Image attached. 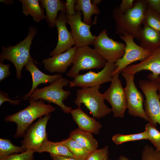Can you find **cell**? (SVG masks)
<instances>
[{
  "instance_id": "6da1fadb",
  "label": "cell",
  "mask_w": 160,
  "mask_h": 160,
  "mask_svg": "<svg viewBox=\"0 0 160 160\" xmlns=\"http://www.w3.org/2000/svg\"><path fill=\"white\" fill-rule=\"evenodd\" d=\"M147 6V0H137L135 1L133 8L124 14L119 11L118 6L114 8L112 17L116 33L119 36L128 33L139 41L141 25Z\"/></svg>"
},
{
  "instance_id": "7a4b0ae2",
  "label": "cell",
  "mask_w": 160,
  "mask_h": 160,
  "mask_svg": "<svg viewBox=\"0 0 160 160\" xmlns=\"http://www.w3.org/2000/svg\"><path fill=\"white\" fill-rule=\"evenodd\" d=\"M29 98V105L17 113L7 116L4 119L6 122L16 124V131L14 135L15 138L23 137L26 130L34 121L50 114L56 109L50 104H45L43 99L36 101Z\"/></svg>"
},
{
  "instance_id": "3957f363",
  "label": "cell",
  "mask_w": 160,
  "mask_h": 160,
  "mask_svg": "<svg viewBox=\"0 0 160 160\" xmlns=\"http://www.w3.org/2000/svg\"><path fill=\"white\" fill-rule=\"evenodd\" d=\"M27 36L22 41L14 46H3L0 54V62L7 60L14 65L16 71L17 79L22 78V69L29 60L32 59L30 54V49L32 40L36 34L37 30L35 26L28 28Z\"/></svg>"
},
{
  "instance_id": "277c9868",
  "label": "cell",
  "mask_w": 160,
  "mask_h": 160,
  "mask_svg": "<svg viewBox=\"0 0 160 160\" xmlns=\"http://www.w3.org/2000/svg\"><path fill=\"white\" fill-rule=\"evenodd\" d=\"M159 75L152 73L147 76L148 79L140 80L138 85L144 94V110L149 119V123L156 127L160 125V100L158 92L157 79Z\"/></svg>"
},
{
  "instance_id": "5b68a950",
  "label": "cell",
  "mask_w": 160,
  "mask_h": 160,
  "mask_svg": "<svg viewBox=\"0 0 160 160\" xmlns=\"http://www.w3.org/2000/svg\"><path fill=\"white\" fill-rule=\"evenodd\" d=\"M101 86L81 88L77 90L74 102L78 106L83 104L93 117L97 119L103 117L112 112L104 102L103 94L99 91Z\"/></svg>"
},
{
  "instance_id": "8992f818",
  "label": "cell",
  "mask_w": 160,
  "mask_h": 160,
  "mask_svg": "<svg viewBox=\"0 0 160 160\" xmlns=\"http://www.w3.org/2000/svg\"><path fill=\"white\" fill-rule=\"evenodd\" d=\"M70 81L63 78L59 79L44 87L36 88L29 96L35 100L43 99L49 103L59 106L63 112L68 114L73 107L64 105L63 101L71 95L70 91L64 90L63 87L69 85Z\"/></svg>"
},
{
  "instance_id": "52a82bcc",
  "label": "cell",
  "mask_w": 160,
  "mask_h": 160,
  "mask_svg": "<svg viewBox=\"0 0 160 160\" xmlns=\"http://www.w3.org/2000/svg\"><path fill=\"white\" fill-rule=\"evenodd\" d=\"M106 61L95 49L87 46L77 47L73 65L66 75L74 78L81 71L104 68Z\"/></svg>"
},
{
  "instance_id": "ba28073f",
  "label": "cell",
  "mask_w": 160,
  "mask_h": 160,
  "mask_svg": "<svg viewBox=\"0 0 160 160\" xmlns=\"http://www.w3.org/2000/svg\"><path fill=\"white\" fill-rule=\"evenodd\" d=\"M92 45L94 49L109 63H115L122 57L126 47L125 43L114 41L109 37L105 29L96 36Z\"/></svg>"
},
{
  "instance_id": "9c48e42d",
  "label": "cell",
  "mask_w": 160,
  "mask_h": 160,
  "mask_svg": "<svg viewBox=\"0 0 160 160\" xmlns=\"http://www.w3.org/2000/svg\"><path fill=\"white\" fill-rule=\"evenodd\" d=\"M120 38L126 44L124 54L121 58L115 63L117 68L113 74H119L132 63L140 60L141 62L148 58L151 54L152 51L145 49L137 44L134 41V37L131 35L125 33L119 36Z\"/></svg>"
},
{
  "instance_id": "30bf717a",
  "label": "cell",
  "mask_w": 160,
  "mask_h": 160,
  "mask_svg": "<svg viewBox=\"0 0 160 160\" xmlns=\"http://www.w3.org/2000/svg\"><path fill=\"white\" fill-rule=\"evenodd\" d=\"M126 85L124 88L128 113L131 116L143 118L149 122V119L143 108L144 98L134 83V75L122 72Z\"/></svg>"
},
{
  "instance_id": "8fae6325",
  "label": "cell",
  "mask_w": 160,
  "mask_h": 160,
  "mask_svg": "<svg viewBox=\"0 0 160 160\" xmlns=\"http://www.w3.org/2000/svg\"><path fill=\"white\" fill-rule=\"evenodd\" d=\"M117 67L115 63L107 62L100 71L96 73L91 71L83 74H79L72 81H70L69 87L81 88L100 86L104 83L111 81L113 74Z\"/></svg>"
},
{
  "instance_id": "7c38bea8",
  "label": "cell",
  "mask_w": 160,
  "mask_h": 160,
  "mask_svg": "<svg viewBox=\"0 0 160 160\" xmlns=\"http://www.w3.org/2000/svg\"><path fill=\"white\" fill-rule=\"evenodd\" d=\"M76 12V13L73 15H66L67 23L70 26L71 33L75 43V46L79 47L92 45L96 36L92 34L90 28L92 25L96 23L97 16L95 17L93 23L88 25L82 21V12Z\"/></svg>"
},
{
  "instance_id": "4fadbf2b",
  "label": "cell",
  "mask_w": 160,
  "mask_h": 160,
  "mask_svg": "<svg viewBox=\"0 0 160 160\" xmlns=\"http://www.w3.org/2000/svg\"><path fill=\"white\" fill-rule=\"evenodd\" d=\"M111 82L109 87L103 94L104 99L111 105L113 116L122 118L127 109V103L124 88L122 86L119 73L113 75Z\"/></svg>"
},
{
  "instance_id": "5bb4252c",
  "label": "cell",
  "mask_w": 160,
  "mask_h": 160,
  "mask_svg": "<svg viewBox=\"0 0 160 160\" xmlns=\"http://www.w3.org/2000/svg\"><path fill=\"white\" fill-rule=\"evenodd\" d=\"M50 117L49 114L40 118L27 129L21 141V146L25 150L32 149L35 152L48 140L46 127Z\"/></svg>"
},
{
  "instance_id": "9a60e30c",
  "label": "cell",
  "mask_w": 160,
  "mask_h": 160,
  "mask_svg": "<svg viewBox=\"0 0 160 160\" xmlns=\"http://www.w3.org/2000/svg\"><path fill=\"white\" fill-rule=\"evenodd\" d=\"M66 15L65 12H60L55 22V26L57 29L58 39L57 45L54 49L49 53L53 56L66 52L75 43L71 32L68 29Z\"/></svg>"
},
{
  "instance_id": "2e32d148",
  "label": "cell",
  "mask_w": 160,
  "mask_h": 160,
  "mask_svg": "<svg viewBox=\"0 0 160 160\" xmlns=\"http://www.w3.org/2000/svg\"><path fill=\"white\" fill-rule=\"evenodd\" d=\"M77 47L75 46L64 53L44 59L42 61L44 68L49 72L63 73L73 64Z\"/></svg>"
},
{
  "instance_id": "e0dca14e",
  "label": "cell",
  "mask_w": 160,
  "mask_h": 160,
  "mask_svg": "<svg viewBox=\"0 0 160 160\" xmlns=\"http://www.w3.org/2000/svg\"><path fill=\"white\" fill-rule=\"evenodd\" d=\"M25 70L30 73L32 79V84L29 92L22 97L23 100H27L29 96L41 84H51L58 79L63 78V76L57 73L52 75L46 74L41 71L34 63L33 59L30 60L25 66Z\"/></svg>"
},
{
  "instance_id": "ac0fdd59",
  "label": "cell",
  "mask_w": 160,
  "mask_h": 160,
  "mask_svg": "<svg viewBox=\"0 0 160 160\" xmlns=\"http://www.w3.org/2000/svg\"><path fill=\"white\" fill-rule=\"evenodd\" d=\"M143 70H148L155 75L160 76V48L152 51L151 55L140 63L129 65L122 72L134 75Z\"/></svg>"
},
{
  "instance_id": "d6986e66",
  "label": "cell",
  "mask_w": 160,
  "mask_h": 160,
  "mask_svg": "<svg viewBox=\"0 0 160 160\" xmlns=\"http://www.w3.org/2000/svg\"><path fill=\"white\" fill-rule=\"evenodd\" d=\"M80 107L78 106L76 109H72L70 112L78 128L95 135L99 134L100 130L102 127V124L94 117L89 116L81 109Z\"/></svg>"
},
{
  "instance_id": "ffe728a7",
  "label": "cell",
  "mask_w": 160,
  "mask_h": 160,
  "mask_svg": "<svg viewBox=\"0 0 160 160\" xmlns=\"http://www.w3.org/2000/svg\"><path fill=\"white\" fill-rule=\"evenodd\" d=\"M143 25L140 37V46L152 51L160 48V31L146 24Z\"/></svg>"
},
{
  "instance_id": "44dd1931",
  "label": "cell",
  "mask_w": 160,
  "mask_h": 160,
  "mask_svg": "<svg viewBox=\"0 0 160 160\" xmlns=\"http://www.w3.org/2000/svg\"><path fill=\"white\" fill-rule=\"evenodd\" d=\"M39 1L41 7L46 10V19L49 27L54 28L58 12H65V2L60 0H40Z\"/></svg>"
},
{
  "instance_id": "7402d4cb",
  "label": "cell",
  "mask_w": 160,
  "mask_h": 160,
  "mask_svg": "<svg viewBox=\"0 0 160 160\" xmlns=\"http://www.w3.org/2000/svg\"><path fill=\"white\" fill-rule=\"evenodd\" d=\"M69 137L77 141L91 153L98 148L97 141L90 132L78 128L70 132Z\"/></svg>"
},
{
  "instance_id": "603a6c76",
  "label": "cell",
  "mask_w": 160,
  "mask_h": 160,
  "mask_svg": "<svg viewBox=\"0 0 160 160\" xmlns=\"http://www.w3.org/2000/svg\"><path fill=\"white\" fill-rule=\"evenodd\" d=\"M22 4V12L26 16L31 15L37 23L46 19L44 9L38 0H19Z\"/></svg>"
},
{
  "instance_id": "cb8c5ba5",
  "label": "cell",
  "mask_w": 160,
  "mask_h": 160,
  "mask_svg": "<svg viewBox=\"0 0 160 160\" xmlns=\"http://www.w3.org/2000/svg\"><path fill=\"white\" fill-rule=\"evenodd\" d=\"M76 12L80 11L83 14V22L90 25L92 23L91 18L94 14L98 15L100 10L97 5L92 4L91 0H76L75 7Z\"/></svg>"
},
{
  "instance_id": "d4e9b609",
  "label": "cell",
  "mask_w": 160,
  "mask_h": 160,
  "mask_svg": "<svg viewBox=\"0 0 160 160\" xmlns=\"http://www.w3.org/2000/svg\"><path fill=\"white\" fill-rule=\"evenodd\" d=\"M35 152L39 153L47 152L50 154L68 156L77 159L67 147L60 144L59 142H53L48 140Z\"/></svg>"
},
{
  "instance_id": "484cf974",
  "label": "cell",
  "mask_w": 160,
  "mask_h": 160,
  "mask_svg": "<svg viewBox=\"0 0 160 160\" xmlns=\"http://www.w3.org/2000/svg\"><path fill=\"white\" fill-rule=\"evenodd\" d=\"M59 142L67 147L80 160H85L91 153L77 141L70 137Z\"/></svg>"
},
{
  "instance_id": "4316f807",
  "label": "cell",
  "mask_w": 160,
  "mask_h": 160,
  "mask_svg": "<svg viewBox=\"0 0 160 160\" xmlns=\"http://www.w3.org/2000/svg\"><path fill=\"white\" fill-rule=\"evenodd\" d=\"M25 151L21 146L19 147L14 145L9 139H0V158L13 154L22 153Z\"/></svg>"
},
{
  "instance_id": "83f0119b",
  "label": "cell",
  "mask_w": 160,
  "mask_h": 160,
  "mask_svg": "<svg viewBox=\"0 0 160 160\" xmlns=\"http://www.w3.org/2000/svg\"><path fill=\"white\" fill-rule=\"evenodd\" d=\"M143 140H148L147 133L146 131L141 133L128 135L117 133L113 135L112 140L116 145L124 143Z\"/></svg>"
},
{
  "instance_id": "f1b7e54d",
  "label": "cell",
  "mask_w": 160,
  "mask_h": 160,
  "mask_svg": "<svg viewBox=\"0 0 160 160\" xmlns=\"http://www.w3.org/2000/svg\"><path fill=\"white\" fill-rule=\"evenodd\" d=\"M145 23L160 31V14L147 6L142 24Z\"/></svg>"
},
{
  "instance_id": "f546056e",
  "label": "cell",
  "mask_w": 160,
  "mask_h": 160,
  "mask_svg": "<svg viewBox=\"0 0 160 160\" xmlns=\"http://www.w3.org/2000/svg\"><path fill=\"white\" fill-rule=\"evenodd\" d=\"M145 131L147 132L148 140L156 148L160 147V132L149 123L145 126Z\"/></svg>"
},
{
  "instance_id": "4dcf8cb0",
  "label": "cell",
  "mask_w": 160,
  "mask_h": 160,
  "mask_svg": "<svg viewBox=\"0 0 160 160\" xmlns=\"http://www.w3.org/2000/svg\"><path fill=\"white\" fill-rule=\"evenodd\" d=\"M34 151L27 149L20 153H15L5 157L0 158V160H35L33 156Z\"/></svg>"
},
{
  "instance_id": "1f68e13d",
  "label": "cell",
  "mask_w": 160,
  "mask_h": 160,
  "mask_svg": "<svg viewBox=\"0 0 160 160\" xmlns=\"http://www.w3.org/2000/svg\"><path fill=\"white\" fill-rule=\"evenodd\" d=\"M141 155V160H160V152L148 145L145 146Z\"/></svg>"
},
{
  "instance_id": "d6a6232c",
  "label": "cell",
  "mask_w": 160,
  "mask_h": 160,
  "mask_svg": "<svg viewBox=\"0 0 160 160\" xmlns=\"http://www.w3.org/2000/svg\"><path fill=\"white\" fill-rule=\"evenodd\" d=\"M109 147L105 145L103 148L97 149L92 152L85 160H103L109 154Z\"/></svg>"
},
{
  "instance_id": "836d02e7",
  "label": "cell",
  "mask_w": 160,
  "mask_h": 160,
  "mask_svg": "<svg viewBox=\"0 0 160 160\" xmlns=\"http://www.w3.org/2000/svg\"><path fill=\"white\" fill-rule=\"evenodd\" d=\"M134 0H122L119 7V11L122 14H124L133 7Z\"/></svg>"
},
{
  "instance_id": "e575fe53",
  "label": "cell",
  "mask_w": 160,
  "mask_h": 160,
  "mask_svg": "<svg viewBox=\"0 0 160 160\" xmlns=\"http://www.w3.org/2000/svg\"><path fill=\"white\" fill-rule=\"evenodd\" d=\"M10 66L9 64H4L3 62H0V82L11 74L9 71Z\"/></svg>"
},
{
  "instance_id": "d590c367",
  "label": "cell",
  "mask_w": 160,
  "mask_h": 160,
  "mask_svg": "<svg viewBox=\"0 0 160 160\" xmlns=\"http://www.w3.org/2000/svg\"><path fill=\"white\" fill-rule=\"evenodd\" d=\"M76 0H66L65 3V13L67 15H71L76 13L75 7Z\"/></svg>"
},
{
  "instance_id": "8d00e7d4",
  "label": "cell",
  "mask_w": 160,
  "mask_h": 160,
  "mask_svg": "<svg viewBox=\"0 0 160 160\" xmlns=\"http://www.w3.org/2000/svg\"><path fill=\"white\" fill-rule=\"evenodd\" d=\"M21 100L18 99L17 100H12L9 97L8 94L2 91H0V106L5 102H8L11 104L12 105H17L19 104Z\"/></svg>"
},
{
  "instance_id": "74e56055",
  "label": "cell",
  "mask_w": 160,
  "mask_h": 160,
  "mask_svg": "<svg viewBox=\"0 0 160 160\" xmlns=\"http://www.w3.org/2000/svg\"><path fill=\"white\" fill-rule=\"evenodd\" d=\"M147 6L160 14V0H147Z\"/></svg>"
},
{
  "instance_id": "f35d334b",
  "label": "cell",
  "mask_w": 160,
  "mask_h": 160,
  "mask_svg": "<svg viewBox=\"0 0 160 160\" xmlns=\"http://www.w3.org/2000/svg\"><path fill=\"white\" fill-rule=\"evenodd\" d=\"M50 156L52 160H80L78 159L68 156L52 154H50Z\"/></svg>"
},
{
  "instance_id": "ab89813d",
  "label": "cell",
  "mask_w": 160,
  "mask_h": 160,
  "mask_svg": "<svg viewBox=\"0 0 160 160\" xmlns=\"http://www.w3.org/2000/svg\"><path fill=\"white\" fill-rule=\"evenodd\" d=\"M0 2L5 4L7 5H9L12 4H13L14 3V0H1L0 1Z\"/></svg>"
},
{
  "instance_id": "60d3db41",
  "label": "cell",
  "mask_w": 160,
  "mask_h": 160,
  "mask_svg": "<svg viewBox=\"0 0 160 160\" xmlns=\"http://www.w3.org/2000/svg\"><path fill=\"white\" fill-rule=\"evenodd\" d=\"M158 92L160 100V76H159L157 79Z\"/></svg>"
},
{
  "instance_id": "b9f144b4",
  "label": "cell",
  "mask_w": 160,
  "mask_h": 160,
  "mask_svg": "<svg viewBox=\"0 0 160 160\" xmlns=\"http://www.w3.org/2000/svg\"><path fill=\"white\" fill-rule=\"evenodd\" d=\"M102 1L101 0H91V3L95 5H97L98 4H99Z\"/></svg>"
},
{
  "instance_id": "7bdbcfd3",
  "label": "cell",
  "mask_w": 160,
  "mask_h": 160,
  "mask_svg": "<svg viewBox=\"0 0 160 160\" xmlns=\"http://www.w3.org/2000/svg\"><path fill=\"white\" fill-rule=\"evenodd\" d=\"M116 160H131L127 157L121 155L119 156L118 159Z\"/></svg>"
},
{
  "instance_id": "ee69618b",
  "label": "cell",
  "mask_w": 160,
  "mask_h": 160,
  "mask_svg": "<svg viewBox=\"0 0 160 160\" xmlns=\"http://www.w3.org/2000/svg\"><path fill=\"white\" fill-rule=\"evenodd\" d=\"M109 154H107L103 160H108Z\"/></svg>"
},
{
  "instance_id": "f6af8a7d",
  "label": "cell",
  "mask_w": 160,
  "mask_h": 160,
  "mask_svg": "<svg viewBox=\"0 0 160 160\" xmlns=\"http://www.w3.org/2000/svg\"><path fill=\"white\" fill-rule=\"evenodd\" d=\"M156 149L160 152V147L158 148H156Z\"/></svg>"
}]
</instances>
